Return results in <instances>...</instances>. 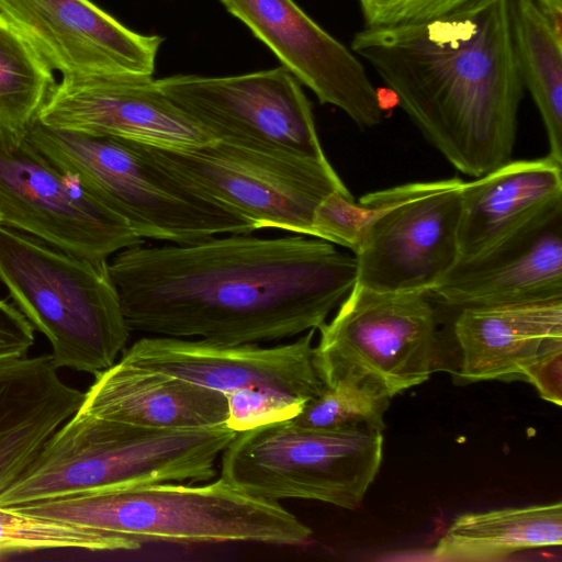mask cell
Segmentation results:
<instances>
[{
  "label": "cell",
  "instance_id": "obj_26",
  "mask_svg": "<svg viewBox=\"0 0 562 562\" xmlns=\"http://www.w3.org/2000/svg\"><path fill=\"white\" fill-rule=\"evenodd\" d=\"M391 398L366 387L340 382L324 386L290 419L311 429H362L382 432Z\"/></svg>",
  "mask_w": 562,
  "mask_h": 562
},
{
  "label": "cell",
  "instance_id": "obj_16",
  "mask_svg": "<svg viewBox=\"0 0 562 562\" xmlns=\"http://www.w3.org/2000/svg\"><path fill=\"white\" fill-rule=\"evenodd\" d=\"M11 21L63 77H153L162 38L136 33L90 0H0Z\"/></svg>",
  "mask_w": 562,
  "mask_h": 562
},
{
  "label": "cell",
  "instance_id": "obj_11",
  "mask_svg": "<svg viewBox=\"0 0 562 562\" xmlns=\"http://www.w3.org/2000/svg\"><path fill=\"white\" fill-rule=\"evenodd\" d=\"M0 224L92 261L144 243L25 135L0 127Z\"/></svg>",
  "mask_w": 562,
  "mask_h": 562
},
{
  "label": "cell",
  "instance_id": "obj_17",
  "mask_svg": "<svg viewBox=\"0 0 562 562\" xmlns=\"http://www.w3.org/2000/svg\"><path fill=\"white\" fill-rule=\"evenodd\" d=\"M431 293L460 308L562 297V203L486 251L459 259Z\"/></svg>",
  "mask_w": 562,
  "mask_h": 562
},
{
  "label": "cell",
  "instance_id": "obj_21",
  "mask_svg": "<svg viewBox=\"0 0 562 562\" xmlns=\"http://www.w3.org/2000/svg\"><path fill=\"white\" fill-rule=\"evenodd\" d=\"M560 203L562 164L550 155L510 159L472 181H464L458 231L459 259L486 251Z\"/></svg>",
  "mask_w": 562,
  "mask_h": 562
},
{
  "label": "cell",
  "instance_id": "obj_15",
  "mask_svg": "<svg viewBox=\"0 0 562 562\" xmlns=\"http://www.w3.org/2000/svg\"><path fill=\"white\" fill-rule=\"evenodd\" d=\"M220 1L322 104L337 106L360 127L381 122L380 97L363 65L293 0Z\"/></svg>",
  "mask_w": 562,
  "mask_h": 562
},
{
  "label": "cell",
  "instance_id": "obj_8",
  "mask_svg": "<svg viewBox=\"0 0 562 562\" xmlns=\"http://www.w3.org/2000/svg\"><path fill=\"white\" fill-rule=\"evenodd\" d=\"M144 156L196 192L249 221L312 237L318 203L347 187L329 160L269 151L214 139L167 148L132 142Z\"/></svg>",
  "mask_w": 562,
  "mask_h": 562
},
{
  "label": "cell",
  "instance_id": "obj_32",
  "mask_svg": "<svg viewBox=\"0 0 562 562\" xmlns=\"http://www.w3.org/2000/svg\"><path fill=\"white\" fill-rule=\"evenodd\" d=\"M3 557V554L0 553V559Z\"/></svg>",
  "mask_w": 562,
  "mask_h": 562
},
{
  "label": "cell",
  "instance_id": "obj_28",
  "mask_svg": "<svg viewBox=\"0 0 562 562\" xmlns=\"http://www.w3.org/2000/svg\"><path fill=\"white\" fill-rule=\"evenodd\" d=\"M370 209L356 203L348 189L336 190L326 195L316 206L312 223V237L358 250Z\"/></svg>",
  "mask_w": 562,
  "mask_h": 562
},
{
  "label": "cell",
  "instance_id": "obj_2",
  "mask_svg": "<svg viewBox=\"0 0 562 562\" xmlns=\"http://www.w3.org/2000/svg\"><path fill=\"white\" fill-rule=\"evenodd\" d=\"M351 50L457 170L477 178L510 160L524 93L512 0H476L419 24L364 27Z\"/></svg>",
  "mask_w": 562,
  "mask_h": 562
},
{
  "label": "cell",
  "instance_id": "obj_12",
  "mask_svg": "<svg viewBox=\"0 0 562 562\" xmlns=\"http://www.w3.org/2000/svg\"><path fill=\"white\" fill-rule=\"evenodd\" d=\"M155 82L214 139L327 159L311 103L283 66L225 77L175 75Z\"/></svg>",
  "mask_w": 562,
  "mask_h": 562
},
{
  "label": "cell",
  "instance_id": "obj_10",
  "mask_svg": "<svg viewBox=\"0 0 562 562\" xmlns=\"http://www.w3.org/2000/svg\"><path fill=\"white\" fill-rule=\"evenodd\" d=\"M464 181L409 182L362 195L370 209L357 260V283L383 292L431 293L459 259Z\"/></svg>",
  "mask_w": 562,
  "mask_h": 562
},
{
  "label": "cell",
  "instance_id": "obj_7",
  "mask_svg": "<svg viewBox=\"0 0 562 562\" xmlns=\"http://www.w3.org/2000/svg\"><path fill=\"white\" fill-rule=\"evenodd\" d=\"M382 454V432L311 429L288 419L236 432L220 458L221 477L266 499L355 509L379 473Z\"/></svg>",
  "mask_w": 562,
  "mask_h": 562
},
{
  "label": "cell",
  "instance_id": "obj_1",
  "mask_svg": "<svg viewBox=\"0 0 562 562\" xmlns=\"http://www.w3.org/2000/svg\"><path fill=\"white\" fill-rule=\"evenodd\" d=\"M131 331L240 345L318 329L357 282L355 255L310 236L223 234L125 248L108 263Z\"/></svg>",
  "mask_w": 562,
  "mask_h": 562
},
{
  "label": "cell",
  "instance_id": "obj_27",
  "mask_svg": "<svg viewBox=\"0 0 562 562\" xmlns=\"http://www.w3.org/2000/svg\"><path fill=\"white\" fill-rule=\"evenodd\" d=\"M226 426L235 432L294 418L307 402L280 391L247 387L226 395Z\"/></svg>",
  "mask_w": 562,
  "mask_h": 562
},
{
  "label": "cell",
  "instance_id": "obj_18",
  "mask_svg": "<svg viewBox=\"0 0 562 562\" xmlns=\"http://www.w3.org/2000/svg\"><path fill=\"white\" fill-rule=\"evenodd\" d=\"M453 333L465 383L522 379L542 356L562 348V297L461 307Z\"/></svg>",
  "mask_w": 562,
  "mask_h": 562
},
{
  "label": "cell",
  "instance_id": "obj_4",
  "mask_svg": "<svg viewBox=\"0 0 562 562\" xmlns=\"http://www.w3.org/2000/svg\"><path fill=\"white\" fill-rule=\"evenodd\" d=\"M146 541L302 546L312 529L279 502L221 476L206 484L160 482L89 491L10 508Z\"/></svg>",
  "mask_w": 562,
  "mask_h": 562
},
{
  "label": "cell",
  "instance_id": "obj_30",
  "mask_svg": "<svg viewBox=\"0 0 562 562\" xmlns=\"http://www.w3.org/2000/svg\"><path fill=\"white\" fill-rule=\"evenodd\" d=\"M34 342L32 324L19 308L0 300V361L26 356Z\"/></svg>",
  "mask_w": 562,
  "mask_h": 562
},
{
  "label": "cell",
  "instance_id": "obj_9",
  "mask_svg": "<svg viewBox=\"0 0 562 562\" xmlns=\"http://www.w3.org/2000/svg\"><path fill=\"white\" fill-rule=\"evenodd\" d=\"M318 330L314 364L326 386L347 382L392 398L430 376L436 322L426 293L356 282Z\"/></svg>",
  "mask_w": 562,
  "mask_h": 562
},
{
  "label": "cell",
  "instance_id": "obj_31",
  "mask_svg": "<svg viewBox=\"0 0 562 562\" xmlns=\"http://www.w3.org/2000/svg\"><path fill=\"white\" fill-rule=\"evenodd\" d=\"M541 398L560 406L562 403V348L542 356L524 373Z\"/></svg>",
  "mask_w": 562,
  "mask_h": 562
},
{
  "label": "cell",
  "instance_id": "obj_5",
  "mask_svg": "<svg viewBox=\"0 0 562 562\" xmlns=\"http://www.w3.org/2000/svg\"><path fill=\"white\" fill-rule=\"evenodd\" d=\"M109 261H92L0 224V282L48 339L56 367L97 374L130 338Z\"/></svg>",
  "mask_w": 562,
  "mask_h": 562
},
{
  "label": "cell",
  "instance_id": "obj_25",
  "mask_svg": "<svg viewBox=\"0 0 562 562\" xmlns=\"http://www.w3.org/2000/svg\"><path fill=\"white\" fill-rule=\"evenodd\" d=\"M140 546L132 538L0 507V553L3 555L48 549L131 551Z\"/></svg>",
  "mask_w": 562,
  "mask_h": 562
},
{
  "label": "cell",
  "instance_id": "obj_20",
  "mask_svg": "<svg viewBox=\"0 0 562 562\" xmlns=\"http://www.w3.org/2000/svg\"><path fill=\"white\" fill-rule=\"evenodd\" d=\"M79 413L156 429H191L226 423V396L171 375L122 361L94 374Z\"/></svg>",
  "mask_w": 562,
  "mask_h": 562
},
{
  "label": "cell",
  "instance_id": "obj_14",
  "mask_svg": "<svg viewBox=\"0 0 562 562\" xmlns=\"http://www.w3.org/2000/svg\"><path fill=\"white\" fill-rule=\"evenodd\" d=\"M37 120L56 130L167 148L214 140L158 89L153 77L135 74L61 77Z\"/></svg>",
  "mask_w": 562,
  "mask_h": 562
},
{
  "label": "cell",
  "instance_id": "obj_19",
  "mask_svg": "<svg viewBox=\"0 0 562 562\" xmlns=\"http://www.w3.org/2000/svg\"><path fill=\"white\" fill-rule=\"evenodd\" d=\"M83 400V392L59 378L50 353L0 361V493L30 467Z\"/></svg>",
  "mask_w": 562,
  "mask_h": 562
},
{
  "label": "cell",
  "instance_id": "obj_6",
  "mask_svg": "<svg viewBox=\"0 0 562 562\" xmlns=\"http://www.w3.org/2000/svg\"><path fill=\"white\" fill-rule=\"evenodd\" d=\"M26 137L124 217L142 239L186 244L254 225L187 186L130 140L56 130L37 119Z\"/></svg>",
  "mask_w": 562,
  "mask_h": 562
},
{
  "label": "cell",
  "instance_id": "obj_24",
  "mask_svg": "<svg viewBox=\"0 0 562 562\" xmlns=\"http://www.w3.org/2000/svg\"><path fill=\"white\" fill-rule=\"evenodd\" d=\"M54 70L23 33L0 13V127L25 133L46 101Z\"/></svg>",
  "mask_w": 562,
  "mask_h": 562
},
{
  "label": "cell",
  "instance_id": "obj_22",
  "mask_svg": "<svg viewBox=\"0 0 562 562\" xmlns=\"http://www.w3.org/2000/svg\"><path fill=\"white\" fill-rule=\"evenodd\" d=\"M562 544L561 502L465 513L432 549L441 561H496L524 550Z\"/></svg>",
  "mask_w": 562,
  "mask_h": 562
},
{
  "label": "cell",
  "instance_id": "obj_23",
  "mask_svg": "<svg viewBox=\"0 0 562 562\" xmlns=\"http://www.w3.org/2000/svg\"><path fill=\"white\" fill-rule=\"evenodd\" d=\"M512 26L521 79L542 119L549 155L562 164V38L537 0H512Z\"/></svg>",
  "mask_w": 562,
  "mask_h": 562
},
{
  "label": "cell",
  "instance_id": "obj_3",
  "mask_svg": "<svg viewBox=\"0 0 562 562\" xmlns=\"http://www.w3.org/2000/svg\"><path fill=\"white\" fill-rule=\"evenodd\" d=\"M235 435L226 424L156 429L77 412L0 493V507L150 483H206Z\"/></svg>",
  "mask_w": 562,
  "mask_h": 562
},
{
  "label": "cell",
  "instance_id": "obj_29",
  "mask_svg": "<svg viewBox=\"0 0 562 562\" xmlns=\"http://www.w3.org/2000/svg\"><path fill=\"white\" fill-rule=\"evenodd\" d=\"M366 27H393L429 22L476 0H358Z\"/></svg>",
  "mask_w": 562,
  "mask_h": 562
},
{
  "label": "cell",
  "instance_id": "obj_13",
  "mask_svg": "<svg viewBox=\"0 0 562 562\" xmlns=\"http://www.w3.org/2000/svg\"><path fill=\"white\" fill-rule=\"evenodd\" d=\"M315 331L311 329L291 342L269 347L147 336L125 348L120 361L225 396L241 389L262 387L308 401L325 386L314 364Z\"/></svg>",
  "mask_w": 562,
  "mask_h": 562
}]
</instances>
